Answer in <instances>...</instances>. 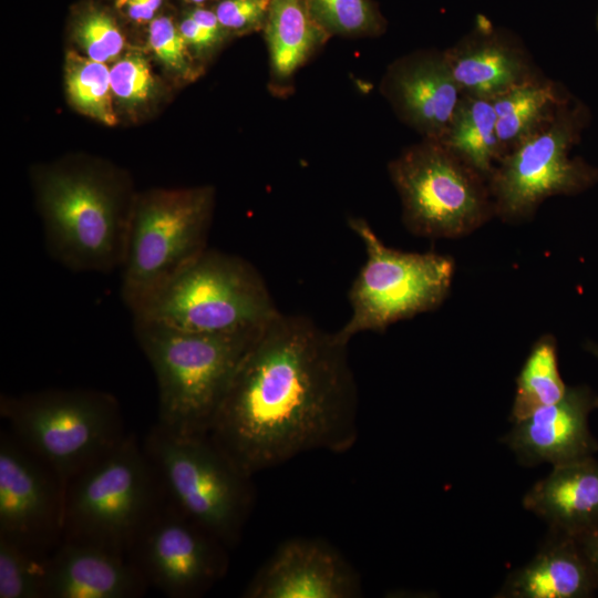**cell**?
<instances>
[{"mask_svg":"<svg viewBox=\"0 0 598 598\" xmlns=\"http://www.w3.org/2000/svg\"><path fill=\"white\" fill-rule=\"evenodd\" d=\"M382 91L395 113L424 138L440 140L463 95L444 51H416L398 59L383 78Z\"/></svg>","mask_w":598,"mask_h":598,"instance_id":"16","label":"cell"},{"mask_svg":"<svg viewBox=\"0 0 598 598\" xmlns=\"http://www.w3.org/2000/svg\"><path fill=\"white\" fill-rule=\"evenodd\" d=\"M349 341L280 312L239 363L207 435L251 476L302 453H343L358 437Z\"/></svg>","mask_w":598,"mask_h":598,"instance_id":"1","label":"cell"},{"mask_svg":"<svg viewBox=\"0 0 598 598\" xmlns=\"http://www.w3.org/2000/svg\"><path fill=\"white\" fill-rule=\"evenodd\" d=\"M148 42L155 55L168 69L177 72L188 69L187 43L168 17H158L151 21Z\"/></svg>","mask_w":598,"mask_h":598,"instance_id":"30","label":"cell"},{"mask_svg":"<svg viewBox=\"0 0 598 598\" xmlns=\"http://www.w3.org/2000/svg\"><path fill=\"white\" fill-rule=\"evenodd\" d=\"M226 546L164 496L135 537L127 557L148 586L172 598L207 591L227 569Z\"/></svg>","mask_w":598,"mask_h":598,"instance_id":"12","label":"cell"},{"mask_svg":"<svg viewBox=\"0 0 598 598\" xmlns=\"http://www.w3.org/2000/svg\"><path fill=\"white\" fill-rule=\"evenodd\" d=\"M143 447L164 498L226 547L235 545L252 507L251 476L207 434H178L156 423Z\"/></svg>","mask_w":598,"mask_h":598,"instance_id":"5","label":"cell"},{"mask_svg":"<svg viewBox=\"0 0 598 598\" xmlns=\"http://www.w3.org/2000/svg\"><path fill=\"white\" fill-rule=\"evenodd\" d=\"M581 104L566 100L538 131L505 154L488 178L494 214L505 220L532 216L547 197L591 185L596 171L570 158L587 120Z\"/></svg>","mask_w":598,"mask_h":598,"instance_id":"11","label":"cell"},{"mask_svg":"<svg viewBox=\"0 0 598 598\" xmlns=\"http://www.w3.org/2000/svg\"><path fill=\"white\" fill-rule=\"evenodd\" d=\"M147 587L126 555L62 539L50 556L45 598H136Z\"/></svg>","mask_w":598,"mask_h":598,"instance_id":"17","label":"cell"},{"mask_svg":"<svg viewBox=\"0 0 598 598\" xmlns=\"http://www.w3.org/2000/svg\"><path fill=\"white\" fill-rule=\"evenodd\" d=\"M577 542L549 532L534 557L509 574L498 598H586L596 589Z\"/></svg>","mask_w":598,"mask_h":598,"instance_id":"20","label":"cell"},{"mask_svg":"<svg viewBox=\"0 0 598 598\" xmlns=\"http://www.w3.org/2000/svg\"><path fill=\"white\" fill-rule=\"evenodd\" d=\"M163 498L158 478L134 435L75 475L64 493L62 539L127 553Z\"/></svg>","mask_w":598,"mask_h":598,"instance_id":"7","label":"cell"},{"mask_svg":"<svg viewBox=\"0 0 598 598\" xmlns=\"http://www.w3.org/2000/svg\"><path fill=\"white\" fill-rule=\"evenodd\" d=\"M596 398L587 386H568L558 402L513 423L503 442L526 466H556L591 457L598 442L589 430L588 416Z\"/></svg>","mask_w":598,"mask_h":598,"instance_id":"15","label":"cell"},{"mask_svg":"<svg viewBox=\"0 0 598 598\" xmlns=\"http://www.w3.org/2000/svg\"><path fill=\"white\" fill-rule=\"evenodd\" d=\"M280 312L251 262L208 247L132 316L186 331L231 333L264 328Z\"/></svg>","mask_w":598,"mask_h":598,"instance_id":"6","label":"cell"},{"mask_svg":"<svg viewBox=\"0 0 598 598\" xmlns=\"http://www.w3.org/2000/svg\"><path fill=\"white\" fill-rule=\"evenodd\" d=\"M359 574L332 545L316 538L282 543L243 591L246 598H354Z\"/></svg>","mask_w":598,"mask_h":598,"instance_id":"14","label":"cell"},{"mask_svg":"<svg viewBox=\"0 0 598 598\" xmlns=\"http://www.w3.org/2000/svg\"><path fill=\"white\" fill-rule=\"evenodd\" d=\"M50 556L0 535V598H45Z\"/></svg>","mask_w":598,"mask_h":598,"instance_id":"25","label":"cell"},{"mask_svg":"<svg viewBox=\"0 0 598 598\" xmlns=\"http://www.w3.org/2000/svg\"><path fill=\"white\" fill-rule=\"evenodd\" d=\"M487 179L503 157L492 100L463 94L437 140Z\"/></svg>","mask_w":598,"mask_h":598,"instance_id":"23","label":"cell"},{"mask_svg":"<svg viewBox=\"0 0 598 598\" xmlns=\"http://www.w3.org/2000/svg\"><path fill=\"white\" fill-rule=\"evenodd\" d=\"M179 31L187 44L196 49H208L221 37V31H216L195 21L188 14L179 24Z\"/></svg>","mask_w":598,"mask_h":598,"instance_id":"32","label":"cell"},{"mask_svg":"<svg viewBox=\"0 0 598 598\" xmlns=\"http://www.w3.org/2000/svg\"><path fill=\"white\" fill-rule=\"evenodd\" d=\"M265 33L271 70L279 79L291 76L327 34L305 0H270Z\"/></svg>","mask_w":598,"mask_h":598,"instance_id":"21","label":"cell"},{"mask_svg":"<svg viewBox=\"0 0 598 598\" xmlns=\"http://www.w3.org/2000/svg\"><path fill=\"white\" fill-rule=\"evenodd\" d=\"M262 328L203 333L133 317V332L156 379L157 424L178 434H207L244 355Z\"/></svg>","mask_w":598,"mask_h":598,"instance_id":"2","label":"cell"},{"mask_svg":"<svg viewBox=\"0 0 598 598\" xmlns=\"http://www.w3.org/2000/svg\"><path fill=\"white\" fill-rule=\"evenodd\" d=\"M574 539L577 542L598 588V525Z\"/></svg>","mask_w":598,"mask_h":598,"instance_id":"33","label":"cell"},{"mask_svg":"<svg viewBox=\"0 0 598 598\" xmlns=\"http://www.w3.org/2000/svg\"><path fill=\"white\" fill-rule=\"evenodd\" d=\"M567 389L559 373L556 340L549 334L543 336L533 344L516 378L511 422L516 423L558 402Z\"/></svg>","mask_w":598,"mask_h":598,"instance_id":"24","label":"cell"},{"mask_svg":"<svg viewBox=\"0 0 598 598\" xmlns=\"http://www.w3.org/2000/svg\"><path fill=\"white\" fill-rule=\"evenodd\" d=\"M388 169L412 234L462 236L494 213L488 179L437 140L424 138L405 148Z\"/></svg>","mask_w":598,"mask_h":598,"instance_id":"10","label":"cell"},{"mask_svg":"<svg viewBox=\"0 0 598 598\" xmlns=\"http://www.w3.org/2000/svg\"><path fill=\"white\" fill-rule=\"evenodd\" d=\"M270 0H223L215 13L223 29L244 31L265 24Z\"/></svg>","mask_w":598,"mask_h":598,"instance_id":"31","label":"cell"},{"mask_svg":"<svg viewBox=\"0 0 598 598\" xmlns=\"http://www.w3.org/2000/svg\"><path fill=\"white\" fill-rule=\"evenodd\" d=\"M523 506L549 532L576 538L598 525V462L591 457L553 466L523 497Z\"/></svg>","mask_w":598,"mask_h":598,"instance_id":"19","label":"cell"},{"mask_svg":"<svg viewBox=\"0 0 598 598\" xmlns=\"http://www.w3.org/2000/svg\"><path fill=\"white\" fill-rule=\"evenodd\" d=\"M597 25H598V19H597Z\"/></svg>","mask_w":598,"mask_h":598,"instance_id":"37","label":"cell"},{"mask_svg":"<svg viewBox=\"0 0 598 598\" xmlns=\"http://www.w3.org/2000/svg\"><path fill=\"white\" fill-rule=\"evenodd\" d=\"M586 349L598 359V344L589 342L586 344ZM596 408H598V396L596 398Z\"/></svg>","mask_w":598,"mask_h":598,"instance_id":"35","label":"cell"},{"mask_svg":"<svg viewBox=\"0 0 598 598\" xmlns=\"http://www.w3.org/2000/svg\"><path fill=\"white\" fill-rule=\"evenodd\" d=\"M327 32L347 37L378 34L383 20L369 0H305Z\"/></svg>","mask_w":598,"mask_h":598,"instance_id":"27","label":"cell"},{"mask_svg":"<svg viewBox=\"0 0 598 598\" xmlns=\"http://www.w3.org/2000/svg\"><path fill=\"white\" fill-rule=\"evenodd\" d=\"M566 100L555 83L540 78L516 85L492 99L503 154H507L546 124Z\"/></svg>","mask_w":598,"mask_h":598,"instance_id":"22","label":"cell"},{"mask_svg":"<svg viewBox=\"0 0 598 598\" xmlns=\"http://www.w3.org/2000/svg\"><path fill=\"white\" fill-rule=\"evenodd\" d=\"M189 1L199 4V3H203L205 0H189Z\"/></svg>","mask_w":598,"mask_h":598,"instance_id":"36","label":"cell"},{"mask_svg":"<svg viewBox=\"0 0 598 598\" xmlns=\"http://www.w3.org/2000/svg\"><path fill=\"white\" fill-rule=\"evenodd\" d=\"M111 89L120 101L134 105L147 101L155 81L147 61L140 54H127L110 70Z\"/></svg>","mask_w":598,"mask_h":598,"instance_id":"29","label":"cell"},{"mask_svg":"<svg viewBox=\"0 0 598 598\" xmlns=\"http://www.w3.org/2000/svg\"><path fill=\"white\" fill-rule=\"evenodd\" d=\"M37 195L48 254L73 272L120 269L134 200L103 172L53 167L37 173Z\"/></svg>","mask_w":598,"mask_h":598,"instance_id":"3","label":"cell"},{"mask_svg":"<svg viewBox=\"0 0 598 598\" xmlns=\"http://www.w3.org/2000/svg\"><path fill=\"white\" fill-rule=\"evenodd\" d=\"M213 206L207 186L135 198L120 268L121 300L132 315L208 248Z\"/></svg>","mask_w":598,"mask_h":598,"instance_id":"8","label":"cell"},{"mask_svg":"<svg viewBox=\"0 0 598 598\" xmlns=\"http://www.w3.org/2000/svg\"><path fill=\"white\" fill-rule=\"evenodd\" d=\"M74 35L87 58L103 63L116 58L124 47L114 20L100 10L84 13L76 22Z\"/></svg>","mask_w":598,"mask_h":598,"instance_id":"28","label":"cell"},{"mask_svg":"<svg viewBox=\"0 0 598 598\" xmlns=\"http://www.w3.org/2000/svg\"><path fill=\"white\" fill-rule=\"evenodd\" d=\"M463 94L492 100L505 91L539 79L522 44L487 20L444 51Z\"/></svg>","mask_w":598,"mask_h":598,"instance_id":"18","label":"cell"},{"mask_svg":"<svg viewBox=\"0 0 598 598\" xmlns=\"http://www.w3.org/2000/svg\"><path fill=\"white\" fill-rule=\"evenodd\" d=\"M64 491L12 434L0 435V535L49 551L63 532Z\"/></svg>","mask_w":598,"mask_h":598,"instance_id":"13","label":"cell"},{"mask_svg":"<svg viewBox=\"0 0 598 598\" xmlns=\"http://www.w3.org/2000/svg\"><path fill=\"white\" fill-rule=\"evenodd\" d=\"M0 414L12 435L56 475L70 481L124 437L118 401L92 389H48L2 394Z\"/></svg>","mask_w":598,"mask_h":598,"instance_id":"4","label":"cell"},{"mask_svg":"<svg viewBox=\"0 0 598 598\" xmlns=\"http://www.w3.org/2000/svg\"><path fill=\"white\" fill-rule=\"evenodd\" d=\"M362 241L365 261L349 289L351 315L338 334L350 341L365 331L383 332L400 320L437 308L454 275L451 257L386 246L360 217L348 220Z\"/></svg>","mask_w":598,"mask_h":598,"instance_id":"9","label":"cell"},{"mask_svg":"<svg viewBox=\"0 0 598 598\" xmlns=\"http://www.w3.org/2000/svg\"><path fill=\"white\" fill-rule=\"evenodd\" d=\"M162 0H117L116 6L132 20L145 22L153 20Z\"/></svg>","mask_w":598,"mask_h":598,"instance_id":"34","label":"cell"},{"mask_svg":"<svg viewBox=\"0 0 598 598\" xmlns=\"http://www.w3.org/2000/svg\"><path fill=\"white\" fill-rule=\"evenodd\" d=\"M65 83L68 96L76 110L106 125L116 123L110 70L105 63L69 52Z\"/></svg>","mask_w":598,"mask_h":598,"instance_id":"26","label":"cell"}]
</instances>
